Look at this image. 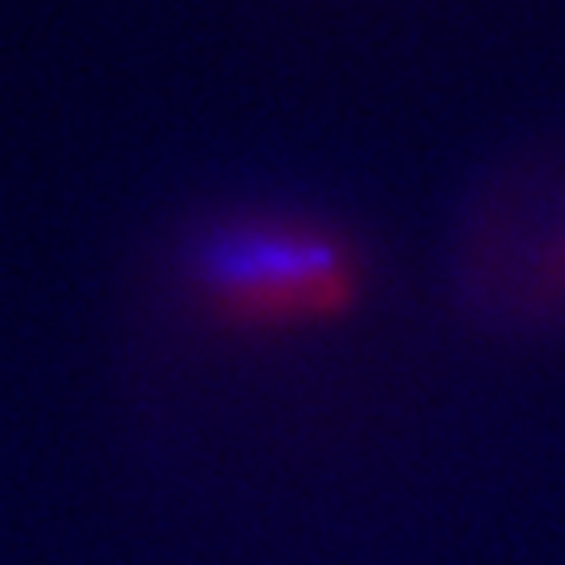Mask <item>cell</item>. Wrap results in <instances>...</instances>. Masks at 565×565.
I'll list each match as a JSON object with an SVG mask.
<instances>
[{
	"label": "cell",
	"instance_id": "1",
	"mask_svg": "<svg viewBox=\"0 0 565 565\" xmlns=\"http://www.w3.org/2000/svg\"><path fill=\"white\" fill-rule=\"evenodd\" d=\"M189 275L196 295L239 327L334 322L362 295V267L345 239L279 216L212 224L189 252Z\"/></svg>",
	"mask_w": 565,
	"mask_h": 565
}]
</instances>
